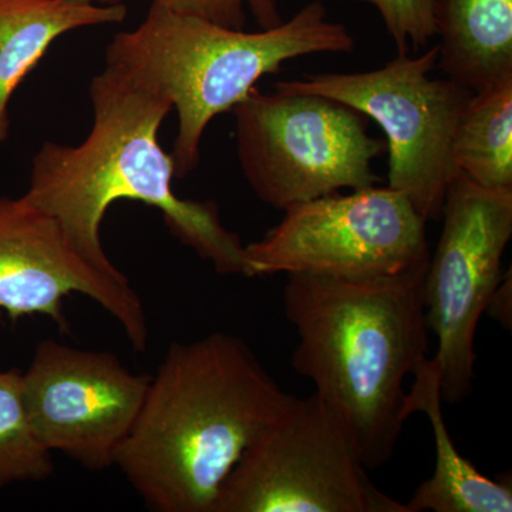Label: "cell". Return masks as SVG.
I'll use <instances>...</instances> for the list:
<instances>
[{
    "mask_svg": "<svg viewBox=\"0 0 512 512\" xmlns=\"http://www.w3.org/2000/svg\"><path fill=\"white\" fill-rule=\"evenodd\" d=\"M295 399L237 336L175 342L114 466L150 510L214 512L239 458Z\"/></svg>",
    "mask_w": 512,
    "mask_h": 512,
    "instance_id": "obj_1",
    "label": "cell"
},
{
    "mask_svg": "<svg viewBox=\"0 0 512 512\" xmlns=\"http://www.w3.org/2000/svg\"><path fill=\"white\" fill-rule=\"evenodd\" d=\"M427 265L372 279L291 274L285 285L298 333L293 369L315 384L367 470L393 457L407 420L404 382L427 357Z\"/></svg>",
    "mask_w": 512,
    "mask_h": 512,
    "instance_id": "obj_2",
    "label": "cell"
},
{
    "mask_svg": "<svg viewBox=\"0 0 512 512\" xmlns=\"http://www.w3.org/2000/svg\"><path fill=\"white\" fill-rule=\"evenodd\" d=\"M93 127L80 146L46 141L33 157L26 197L60 222L74 247L100 271L124 275L100 239L114 201L157 208L181 244L220 275H244L245 245L222 224L214 201L183 200L173 191L174 163L158 144V128L173 106L160 94L104 67L90 84Z\"/></svg>",
    "mask_w": 512,
    "mask_h": 512,
    "instance_id": "obj_3",
    "label": "cell"
},
{
    "mask_svg": "<svg viewBox=\"0 0 512 512\" xmlns=\"http://www.w3.org/2000/svg\"><path fill=\"white\" fill-rule=\"evenodd\" d=\"M355 46L350 30L332 22L320 0L259 32L224 28L153 2L138 28L111 40L106 66L160 94L177 110L170 156L175 178H185L200 163L202 136L211 120L237 106L262 77L278 73L289 60L350 53Z\"/></svg>",
    "mask_w": 512,
    "mask_h": 512,
    "instance_id": "obj_4",
    "label": "cell"
},
{
    "mask_svg": "<svg viewBox=\"0 0 512 512\" xmlns=\"http://www.w3.org/2000/svg\"><path fill=\"white\" fill-rule=\"evenodd\" d=\"M231 113L242 173L275 210L380 181L373 161L386 141L369 136L365 114L340 101L254 87Z\"/></svg>",
    "mask_w": 512,
    "mask_h": 512,
    "instance_id": "obj_5",
    "label": "cell"
},
{
    "mask_svg": "<svg viewBox=\"0 0 512 512\" xmlns=\"http://www.w3.org/2000/svg\"><path fill=\"white\" fill-rule=\"evenodd\" d=\"M439 46L419 57L399 56L382 69L308 74L275 89L318 94L375 120L386 134L389 185L402 192L427 222L441 218L458 168L453 141L474 93L451 79H433Z\"/></svg>",
    "mask_w": 512,
    "mask_h": 512,
    "instance_id": "obj_6",
    "label": "cell"
},
{
    "mask_svg": "<svg viewBox=\"0 0 512 512\" xmlns=\"http://www.w3.org/2000/svg\"><path fill=\"white\" fill-rule=\"evenodd\" d=\"M214 512H410L367 476L318 394L291 406L239 458Z\"/></svg>",
    "mask_w": 512,
    "mask_h": 512,
    "instance_id": "obj_7",
    "label": "cell"
},
{
    "mask_svg": "<svg viewBox=\"0 0 512 512\" xmlns=\"http://www.w3.org/2000/svg\"><path fill=\"white\" fill-rule=\"evenodd\" d=\"M245 245V276L315 274L372 279L430 259L427 221L402 192L373 187L301 202Z\"/></svg>",
    "mask_w": 512,
    "mask_h": 512,
    "instance_id": "obj_8",
    "label": "cell"
},
{
    "mask_svg": "<svg viewBox=\"0 0 512 512\" xmlns=\"http://www.w3.org/2000/svg\"><path fill=\"white\" fill-rule=\"evenodd\" d=\"M440 220L439 244L424 276V315L439 340L433 360L441 397L458 404L473 392L478 322L504 278L512 188H485L458 170L448 184Z\"/></svg>",
    "mask_w": 512,
    "mask_h": 512,
    "instance_id": "obj_9",
    "label": "cell"
},
{
    "mask_svg": "<svg viewBox=\"0 0 512 512\" xmlns=\"http://www.w3.org/2000/svg\"><path fill=\"white\" fill-rule=\"evenodd\" d=\"M150 377L116 355L53 339L36 346L22 373L23 397L37 436L87 470L114 466L117 450L143 406Z\"/></svg>",
    "mask_w": 512,
    "mask_h": 512,
    "instance_id": "obj_10",
    "label": "cell"
},
{
    "mask_svg": "<svg viewBox=\"0 0 512 512\" xmlns=\"http://www.w3.org/2000/svg\"><path fill=\"white\" fill-rule=\"evenodd\" d=\"M72 293L99 303L120 323L133 348L146 350V311L127 276L90 264L60 222L26 194L0 197V313L12 320L46 316L67 333L64 299Z\"/></svg>",
    "mask_w": 512,
    "mask_h": 512,
    "instance_id": "obj_11",
    "label": "cell"
},
{
    "mask_svg": "<svg viewBox=\"0 0 512 512\" xmlns=\"http://www.w3.org/2000/svg\"><path fill=\"white\" fill-rule=\"evenodd\" d=\"M406 393L404 413L426 414L433 430L436 467L433 476L414 491L410 512H511L512 487L485 476L458 453L443 414L440 373L433 357L421 360Z\"/></svg>",
    "mask_w": 512,
    "mask_h": 512,
    "instance_id": "obj_12",
    "label": "cell"
},
{
    "mask_svg": "<svg viewBox=\"0 0 512 512\" xmlns=\"http://www.w3.org/2000/svg\"><path fill=\"white\" fill-rule=\"evenodd\" d=\"M123 3L99 0H0V146L8 140L9 101L57 37L70 30L121 23Z\"/></svg>",
    "mask_w": 512,
    "mask_h": 512,
    "instance_id": "obj_13",
    "label": "cell"
},
{
    "mask_svg": "<svg viewBox=\"0 0 512 512\" xmlns=\"http://www.w3.org/2000/svg\"><path fill=\"white\" fill-rule=\"evenodd\" d=\"M437 66L480 93L512 76V0H434Z\"/></svg>",
    "mask_w": 512,
    "mask_h": 512,
    "instance_id": "obj_14",
    "label": "cell"
},
{
    "mask_svg": "<svg viewBox=\"0 0 512 512\" xmlns=\"http://www.w3.org/2000/svg\"><path fill=\"white\" fill-rule=\"evenodd\" d=\"M458 170L485 188H512V76L474 93L453 141Z\"/></svg>",
    "mask_w": 512,
    "mask_h": 512,
    "instance_id": "obj_15",
    "label": "cell"
},
{
    "mask_svg": "<svg viewBox=\"0 0 512 512\" xmlns=\"http://www.w3.org/2000/svg\"><path fill=\"white\" fill-rule=\"evenodd\" d=\"M53 474L52 451L37 436L26 407L22 373L0 370V488Z\"/></svg>",
    "mask_w": 512,
    "mask_h": 512,
    "instance_id": "obj_16",
    "label": "cell"
},
{
    "mask_svg": "<svg viewBox=\"0 0 512 512\" xmlns=\"http://www.w3.org/2000/svg\"><path fill=\"white\" fill-rule=\"evenodd\" d=\"M103 5H114L121 0H99ZM154 3L180 13V15L194 16L224 26V28L245 30L247 26V12L254 15L256 23L261 29H271L281 25V12L276 0H153Z\"/></svg>",
    "mask_w": 512,
    "mask_h": 512,
    "instance_id": "obj_17",
    "label": "cell"
},
{
    "mask_svg": "<svg viewBox=\"0 0 512 512\" xmlns=\"http://www.w3.org/2000/svg\"><path fill=\"white\" fill-rule=\"evenodd\" d=\"M375 6L383 19L387 33L392 37L397 55H409V47L416 50L429 45L437 36L434 22V0H345Z\"/></svg>",
    "mask_w": 512,
    "mask_h": 512,
    "instance_id": "obj_18",
    "label": "cell"
},
{
    "mask_svg": "<svg viewBox=\"0 0 512 512\" xmlns=\"http://www.w3.org/2000/svg\"><path fill=\"white\" fill-rule=\"evenodd\" d=\"M511 269L505 272L503 281L495 289L493 298L488 303L487 311L491 318L500 322L505 329H511L512 323V288Z\"/></svg>",
    "mask_w": 512,
    "mask_h": 512,
    "instance_id": "obj_19",
    "label": "cell"
}]
</instances>
